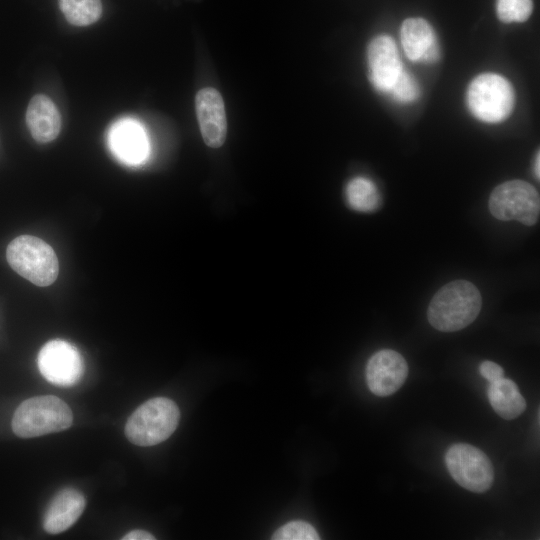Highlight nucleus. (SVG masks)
Masks as SVG:
<instances>
[{
    "label": "nucleus",
    "instance_id": "4be33fe9",
    "mask_svg": "<svg viewBox=\"0 0 540 540\" xmlns=\"http://www.w3.org/2000/svg\"><path fill=\"white\" fill-rule=\"evenodd\" d=\"M480 374L490 383L504 377L503 368L495 362L486 360L479 366Z\"/></svg>",
    "mask_w": 540,
    "mask_h": 540
},
{
    "label": "nucleus",
    "instance_id": "b1692460",
    "mask_svg": "<svg viewBox=\"0 0 540 540\" xmlns=\"http://www.w3.org/2000/svg\"><path fill=\"white\" fill-rule=\"evenodd\" d=\"M539 160H540V157H539V151H538L536 154L535 165H534V171H535V175L537 179H539Z\"/></svg>",
    "mask_w": 540,
    "mask_h": 540
},
{
    "label": "nucleus",
    "instance_id": "9d476101",
    "mask_svg": "<svg viewBox=\"0 0 540 540\" xmlns=\"http://www.w3.org/2000/svg\"><path fill=\"white\" fill-rule=\"evenodd\" d=\"M369 77L373 86L388 94L403 71L395 41L388 35L372 39L367 50Z\"/></svg>",
    "mask_w": 540,
    "mask_h": 540
},
{
    "label": "nucleus",
    "instance_id": "423d86ee",
    "mask_svg": "<svg viewBox=\"0 0 540 540\" xmlns=\"http://www.w3.org/2000/svg\"><path fill=\"white\" fill-rule=\"evenodd\" d=\"M489 210L499 220H517L526 226H532L539 218V193L526 181H506L492 191Z\"/></svg>",
    "mask_w": 540,
    "mask_h": 540
},
{
    "label": "nucleus",
    "instance_id": "ddd939ff",
    "mask_svg": "<svg viewBox=\"0 0 540 540\" xmlns=\"http://www.w3.org/2000/svg\"><path fill=\"white\" fill-rule=\"evenodd\" d=\"M402 48L413 62L433 63L440 57V47L431 25L423 18H408L400 30Z\"/></svg>",
    "mask_w": 540,
    "mask_h": 540
},
{
    "label": "nucleus",
    "instance_id": "4468645a",
    "mask_svg": "<svg viewBox=\"0 0 540 540\" xmlns=\"http://www.w3.org/2000/svg\"><path fill=\"white\" fill-rule=\"evenodd\" d=\"M84 495L76 489L61 490L49 504L43 518V527L49 534H58L70 528L85 509Z\"/></svg>",
    "mask_w": 540,
    "mask_h": 540
},
{
    "label": "nucleus",
    "instance_id": "20e7f679",
    "mask_svg": "<svg viewBox=\"0 0 540 540\" xmlns=\"http://www.w3.org/2000/svg\"><path fill=\"white\" fill-rule=\"evenodd\" d=\"M6 258L15 272L37 286L52 284L59 273L53 248L35 236L21 235L12 240Z\"/></svg>",
    "mask_w": 540,
    "mask_h": 540
},
{
    "label": "nucleus",
    "instance_id": "1a4fd4ad",
    "mask_svg": "<svg viewBox=\"0 0 540 540\" xmlns=\"http://www.w3.org/2000/svg\"><path fill=\"white\" fill-rule=\"evenodd\" d=\"M408 376L404 357L391 349H383L371 356L366 366V382L370 391L380 397L394 394Z\"/></svg>",
    "mask_w": 540,
    "mask_h": 540
},
{
    "label": "nucleus",
    "instance_id": "6ab92c4d",
    "mask_svg": "<svg viewBox=\"0 0 540 540\" xmlns=\"http://www.w3.org/2000/svg\"><path fill=\"white\" fill-rule=\"evenodd\" d=\"M533 10L532 0H497L496 11L505 23L524 22Z\"/></svg>",
    "mask_w": 540,
    "mask_h": 540
},
{
    "label": "nucleus",
    "instance_id": "7ed1b4c3",
    "mask_svg": "<svg viewBox=\"0 0 540 540\" xmlns=\"http://www.w3.org/2000/svg\"><path fill=\"white\" fill-rule=\"evenodd\" d=\"M180 411L165 397L152 398L140 405L128 418L125 435L138 446H153L169 438L178 426Z\"/></svg>",
    "mask_w": 540,
    "mask_h": 540
},
{
    "label": "nucleus",
    "instance_id": "39448f33",
    "mask_svg": "<svg viewBox=\"0 0 540 540\" xmlns=\"http://www.w3.org/2000/svg\"><path fill=\"white\" fill-rule=\"evenodd\" d=\"M514 99L510 82L496 73L478 75L467 89L470 112L486 123H498L506 119L513 110Z\"/></svg>",
    "mask_w": 540,
    "mask_h": 540
},
{
    "label": "nucleus",
    "instance_id": "5701e85b",
    "mask_svg": "<svg viewBox=\"0 0 540 540\" xmlns=\"http://www.w3.org/2000/svg\"><path fill=\"white\" fill-rule=\"evenodd\" d=\"M123 540H154L155 537L141 529L132 530L122 537Z\"/></svg>",
    "mask_w": 540,
    "mask_h": 540
},
{
    "label": "nucleus",
    "instance_id": "0eeeda50",
    "mask_svg": "<svg viewBox=\"0 0 540 540\" xmlns=\"http://www.w3.org/2000/svg\"><path fill=\"white\" fill-rule=\"evenodd\" d=\"M445 464L452 478L463 488L474 492L487 491L494 480V468L488 456L466 443L448 448Z\"/></svg>",
    "mask_w": 540,
    "mask_h": 540
},
{
    "label": "nucleus",
    "instance_id": "f8f14e48",
    "mask_svg": "<svg viewBox=\"0 0 540 540\" xmlns=\"http://www.w3.org/2000/svg\"><path fill=\"white\" fill-rule=\"evenodd\" d=\"M108 144L115 157L128 165L142 163L149 152V143L143 127L130 118L121 119L111 127Z\"/></svg>",
    "mask_w": 540,
    "mask_h": 540
},
{
    "label": "nucleus",
    "instance_id": "dca6fc26",
    "mask_svg": "<svg viewBox=\"0 0 540 540\" xmlns=\"http://www.w3.org/2000/svg\"><path fill=\"white\" fill-rule=\"evenodd\" d=\"M487 397L493 410L506 420L517 418L526 409V401L518 386L504 377L490 383Z\"/></svg>",
    "mask_w": 540,
    "mask_h": 540
},
{
    "label": "nucleus",
    "instance_id": "f257e3e1",
    "mask_svg": "<svg viewBox=\"0 0 540 540\" xmlns=\"http://www.w3.org/2000/svg\"><path fill=\"white\" fill-rule=\"evenodd\" d=\"M482 297L467 280H455L440 288L427 311L429 323L437 330L454 332L471 324L480 313Z\"/></svg>",
    "mask_w": 540,
    "mask_h": 540
},
{
    "label": "nucleus",
    "instance_id": "9b49d317",
    "mask_svg": "<svg viewBox=\"0 0 540 540\" xmlns=\"http://www.w3.org/2000/svg\"><path fill=\"white\" fill-rule=\"evenodd\" d=\"M195 110L205 144L211 148L222 146L227 134V119L220 93L212 87L199 90L195 96Z\"/></svg>",
    "mask_w": 540,
    "mask_h": 540
},
{
    "label": "nucleus",
    "instance_id": "412c9836",
    "mask_svg": "<svg viewBox=\"0 0 540 540\" xmlns=\"http://www.w3.org/2000/svg\"><path fill=\"white\" fill-rule=\"evenodd\" d=\"M388 94L400 103H411L418 98L420 89L416 79L403 69Z\"/></svg>",
    "mask_w": 540,
    "mask_h": 540
},
{
    "label": "nucleus",
    "instance_id": "f3484780",
    "mask_svg": "<svg viewBox=\"0 0 540 540\" xmlns=\"http://www.w3.org/2000/svg\"><path fill=\"white\" fill-rule=\"evenodd\" d=\"M345 195L349 206L356 211L373 212L381 205V196L376 185L362 176L348 182Z\"/></svg>",
    "mask_w": 540,
    "mask_h": 540
},
{
    "label": "nucleus",
    "instance_id": "aec40b11",
    "mask_svg": "<svg viewBox=\"0 0 540 540\" xmlns=\"http://www.w3.org/2000/svg\"><path fill=\"white\" fill-rule=\"evenodd\" d=\"M319 535L315 528L304 521H291L278 528L272 539L274 540H317Z\"/></svg>",
    "mask_w": 540,
    "mask_h": 540
},
{
    "label": "nucleus",
    "instance_id": "6e6552de",
    "mask_svg": "<svg viewBox=\"0 0 540 540\" xmlns=\"http://www.w3.org/2000/svg\"><path fill=\"white\" fill-rule=\"evenodd\" d=\"M37 364L48 382L65 387L77 383L84 370L78 349L60 339L51 340L41 348Z\"/></svg>",
    "mask_w": 540,
    "mask_h": 540
},
{
    "label": "nucleus",
    "instance_id": "a211bd4d",
    "mask_svg": "<svg viewBox=\"0 0 540 540\" xmlns=\"http://www.w3.org/2000/svg\"><path fill=\"white\" fill-rule=\"evenodd\" d=\"M59 7L66 20L74 26L91 25L102 14L101 0H59Z\"/></svg>",
    "mask_w": 540,
    "mask_h": 540
},
{
    "label": "nucleus",
    "instance_id": "2eb2a0df",
    "mask_svg": "<svg viewBox=\"0 0 540 540\" xmlns=\"http://www.w3.org/2000/svg\"><path fill=\"white\" fill-rule=\"evenodd\" d=\"M26 122L34 140L53 141L61 129V116L54 102L43 94L33 96L26 111Z\"/></svg>",
    "mask_w": 540,
    "mask_h": 540
},
{
    "label": "nucleus",
    "instance_id": "f03ea898",
    "mask_svg": "<svg viewBox=\"0 0 540 540\" xmlns=\"http://www.w3.org/2000/svg\"><path fill=\"white\" fill-rule=\"evenodd\" d=\"M73 422L69 406L52 395L23 401L12 418V430L21 438H32L68 429Z\"/></svg>",
    "mask_w": 540,
    "mask_h": 540
}]
</instances>
